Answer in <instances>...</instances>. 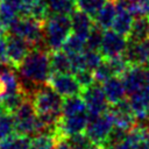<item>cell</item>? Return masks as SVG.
Here are the masks:
<instances>
[{
  "instance_id": "obj_1",
  "label": "cell",
  "mask_w": 149,
  "mask_h": 149,
  "mask_svg": "<svg viewBox=\"0 0 149 149\" xmlns=\"http://www.w3.org/2000/svg\"><path fill=\"white\" fill-rule=\"evenodd\" d=\"M16 69L21 88L28 99H31L35 91L48 84L52 73L50 66V51L47 49H31Z\"/></svg>"
},
{
  "instance_id": "obj_2",
  "label": "cell",
  "mask_w": 149,
  "mask_h": 149,
  "mask_svg": "<svg viewBox=\"0 0 149 149\" xmlns=\"http://www.w3.org/2000/svg\"><path fill=\"white\" fill-rule=\"evenodd\" d=\"M72 31L70 15L50 14L43 22L44 44L48 51L61 50Z\"/></svg>"
},
{
  "instance_id": "obj_3",
  "label": "cell",
  "mask_w": 149,
  "mask_h": 149,
  "mask_svg": "<svg viewBox=\"0 0 149 149\" xmlns=\"http://www.w3.org/2000/svg\"><path fill=\"white\" fill-rule=\"evenodd\" d=\"M7 33L24 38L33 49H47L44 44L43 22L31 16H16L9 23Z\"/></svg>"
},
{
  "instance_id": "obj_4",
  "label": "cell",
  "mask_w": 149,
  "mask_h": 149,
  "mask_svg": "<svg viewBox=\"0 0 149 149\" xmlns=\"http://www.w3.org/2000/svg\"><path fill=\"white\" fill-rule=\"evenodd\" d=\"M63 100V97L49 84L40 86L31 97V101L37 115H48L57 119L62 118Z\"/></svg>"
},
{
  "instance_id": "obj_5",
  "label": "cell",
  "mask_w": 149,
  "mask_h": 149,
  "mask_svg": "<svg viewBox=\"0 0 149 149\" xmlns=\"http://www.w3.org/2000/svg\"><path fill=\"white\" fill-rule=\"evenodd\" d=\"M15 133L33 137L37 135L38 118L31 99H26L23 104L14 112Z\"/></svg>"
},
{
  "instance_id": "obj_6",
  "label": "cell",
  "mask_w": 149,
  "mask_h": 149,
  "mask_svg": "<svg viewBox=\"0 0 149 149\" xmlns=\"http://www.w3.org/2000/svg\"><path fill=\"white\" fill-rule=\"evenodd\" d=\"M113 126L114 122L108 111L100 114H88L85 134L91 139L94 144L102 146Z\"/></svg>"
},
{
  "instance_id": "obj_7",
  "label": "cell",
  "mask_w": 149,
  "mask_h": 149,
  "mask_svg": "<svg viewBox=\"0 0 149 149\" xmlns=\"http://www.w3.org/2000/svg\"><path fill=\"white\" fill-rule=\"evenodd\" d=\"M80 97L83 98L87 107L88 114L105 113L109 108V102L105 95L102 85L100 83L94 81L90 86L83 88L80 92Z\"/></svg>"
},
{
  "instance_id": "obj_8",
  "label": "cell",
  "mask_w": 149,
  "mask_h": 149,
  "mask_svg": "<svg viewBox=\"0 0 149 149\" xmlns=\"http://www.w3.org/2000/svg\"><path fill=\"white\" fill-rule=\"evenodd\" d=\"M127 45H128V40L126 36L120 35L113 29L112 30L106 29L104 31L100 52L105 59L114 58L118 56H122Z\"/></svg>"
},
{
  "instance_id": "obj_9",
  "label": "cell",
  "mask_w": 149,
  "mask_h": 149,
  "mask_svg": "<svg viewBox=\"0 0 149 149\" xmlns=\"http://www.w3.org/2000/svg\"><path fill=\"white\" fill-rule=\"evenodd\" d=\"M5 40L8 63L12 64L14 68H17L33 48L24 38L13 34L7 33L5 35Z\"/></svg>"
},
{
  "instance_id": "obj_10",
  "label": "cell",
  "mask_w": 149,
  "mask_h": 149,
  "mask_svg": "<svg viewBox=\"0 0 149 149\" xmlns=\"http://www.w3.org/2000/svg\"><path fill=\"white\" fill-rule=\"evenodd\" d=\"M48 84L65 98L78 95L83 90L73 73H51Z\"/></svg>"
},
{
  "instance_id": "obj_11",
  "label": "cell",
  "mask_w": 149,
  "mask_h": 149,
  "mask_svg": "<svg viewBox=\"0 0 149 149\" xmlns=\"http://www.w3.org/2000/svg\"><path fill=\"white\" fill-rule=\"evenodd\" d=\"M108 113L113 119L114 126L130 130L136 123V115L133 112L129 101L126 99L114 105H109Z\"/></svg>"
},
{
  "instance_id": "obj_12",
  "label": "cell",
  "mask_w": 149,
  "mask_h": 149,
  "mask_svg": "<svg viewBox=\"0 0 149 149\" xmlns=\"http://www.w3.org/2000/svg\"><path fill=\"white\" fill-rule=\"evenodd\" d=\"M87 121H88V112L62 116L58 123V139L77 133H83L86 128Z\"/></svg>"
},
{
  "instance_id": "obj_13",
  "label": "cell",
  "mask_w": 149,
  "mask_h": 149,
  "mask_svg": "<svg viewBox=\"0 0 149 149\" xmlns=\"http://www.w3.org/2000/svg\"><path fill=\"white\" fill-rule=\"evenodd\" d=\"M129 65L149 64V38L141 42H128V45L122 55Z\"/></svg>"
},
{
  "instance_id": "obj_14",
  "label": "cell",
  "mask_w": 149,
  "mask_h": 149,
  "mask_svg": "<svg viewBox=\"0 0 149 149\" xmlns=\"http://www.w3.org/2000/svg\"><path fill=\"white\" fill-rule=\"evenodd\" d=\"M127 95H130L147 85L146 69L142 65H130L121 76Z\"/></svg>"
},
{
  "instance_id": "obj_15",
  "label": "cell",
  "mask_w": 149,
  "mask_h": 149,
  "mask_svg": "<svg viewBox=\"0 0 149 149\" xmlns=\"http://www.w3.org/2000/svg\"><path fill=\"white\" fill-rule=\"evenodd\" d=\"M70 19H71L72 34L77 35L78 37L85 41L94 24L93 17L87 13L77 8L70 14Z\"/></svg>"
},
{
  "instance_id": "obj_16",
  "label": "cell",
  "mask_w": 149,
  "mask_h": 149,
  "mask_svg": "<svg viewBox=\"0 0 149 149\" xmlns=\"http://www.w3.org/2000/svg\"><path fill=\"white\" fill-rule=\"evenodd\" d=\"M101 85H102V90L105 92V95H106L109 105H114V104L123 100L125 97L127 95L122 79L119 76H112L111 78L105 80Z\"/></svg>"
},
{
  "instance_id": "obj_17",
  "label": "cell",
  "mask_w": 149,
  "mask_h": 149,
  "mask_svg": "<svg viewBox=\"0 0 149 149\" xmlns=\"http://www.w3.org/2000/svg\"><path fill=\"white\" fill-rule=\"evenodd\" d=\"M130 107L136 115V119H143L149 111V85H144L135 93L128 95Z\"/></svg>"
},
{
  "instance_id": "obj_18",
  "label": "cell",
  "mask_w": 149,
  "mask_h": 149,
  "mask_svg": "<svg viewBox=\"0 0 149 149\" xmlns=\"http://www.w3.org/2000/svg\"><path fill=\"white\" fill-rule=\"evenodd\" d=\"M147 38H149V16H135L132 29L127 36L128 42H141Z\"/></svg>"
},
{
  "instance_id": "obj_19",
  "label": "cell",
  "mask_w": 149,
  "mask_h": 149,
  "mask_svg": "<svg viewBox=\"0 0 149 149\" xmlns=\"http://www.w3.org/2000/svg\"><path fill=\"white\" fill-rule=\"evenodd\" d=\"M134 22V15L126 8H116V15L112 23V29L120 35L128 36Z\"/></svg>"
},
{
  "instance_id": "obj_20",
  "label": "cell",
  "mask_w": 149,
  "mask_h": 149,
  "mask_svg": "<svg viewBox=\"0 0 149 149\" xmlns=\"http://www.w3.org/2000/svg\"><path fill=\"white\" fill-rule=\"evenodd\" d=\"M127 142H129L135 149H149V125H135L128 133Z\"/></svg>"
},
{
  "instance_id": "obj_21",
  "label": "cell",
  "mask_w": 149,
  "mask_h": 149,
  "mask_svg": "<svg viewBox=\"0 0 149 149\" xmlns=\"http://www.w3.org/2000/svg\"><path fill=\"white\" fill-rule=\"evenodd\" d=\"M50 66L52 73H72L71 58L63 50L50 52Z\"/></svg>"
},
{
  "instance_id": "obj_22",
  "label": "cell",
  "mask_w": 149,
  "mask_h": 149,
  "mask_svg": "<svg viewBox=\"0 0 149 149\" xmlns=\"http://www.w3.org/2000/svg\"><path fill=\"white\" fill-rule=\"evenodd\" d=\"M115 15H116V6H115L114 1H109V2H106L100 8V10L95 14L93 20H94L95 24H98L100 28L106 30L109 27H112Z\"/></svg>"
},
{
  "instance_id": "obj_23",
  "label": "cell",
  "mask_w": 149,
  "mask_h": 149,
  "mask_svg": "<svg viewBox=\"0 0 149 149\" xmlns=\"http://www.w3.org/2000/svg\"><path fill=\"white\" fill-rule=\"evenodd\" d=\"M83 112H88V111H87V107H86L83 98L80 97V94L66 97L63 100L62 116L74 115V114H79Z\"/></svg>"
},
{
  "instance_id": "obj_24",
  "label": "cell",
  "mask_w": 149,
  "mask_h": 149,
  "mask_svg": "<svg viewBox=\"0 0 149 149\" xmlns=\"http://www.w3.org/2000/svg\"><path fill=\"white\" fill-rule=\"evenodd\" d=\"M45 2L49 9V15H70L74 9H77L76 0H45Z\"/></svg>"
},
{
  "instance_id": "obj_25",
  "label": "cell",
  "mask_w": 149,
  "mask_h": 149,
  "mask_svg": "<svg viewBox=\"0 0 149 149\" xmlns=\"http://www.w3.org/2000/svg\"><path fill=\"white\" fill-rule=\"evenodd\" d=\"M30 140L31 137L14 133L0 141V149H28Z\"/></svg>"
},
{
  "instance_id": "obj_26",
  "label": "cell",
  "mask_w": 149,
  "mask_h": 149,
  "mask_svg": "<svg viewBox=\"0 0 149 149\" xmlns=\"http://www.w3.org/2000/svg\"><path fill=\"white\" fill-rule=\"evenodd\" d=\"M128 133H129V130H127V129H123V128L118 127V126H113V128L111 129L108 136L106 137V140L102 144L104 149L126 142L127 137H128Z\"/></svg>"
},
{
  "instance_id": "obj_27",
  "label": "cell",
  "mask_w": 149,
  "mask_h": 149,
  "mask_svg": "<svg viewBox=\"0 0 149 149\" xmlns=\"http://www.w3.org/2000/svg\"><path fill=\"white\" fill-rule=\"evenodd\" d=\"M15 133V118L14 113L2 112L0 114V141Z\"/></svg>"
},
{
  "instance_id": "obj_28",
  "label": "cell",
  "mask_w": 149,
  "mask_h": 149,
  "mask_svg": "<svg viewBox=\"0 0 149 149\" xmlns=\"http://www.w3.org/2000/svg\"><path fill=\"white\" fill-rule=\"evenodd\" d=\"M62 50L64 52H66L69 56L80 54L85 50V41L74 34H70V36L65 40V42L62 47Z\"/></svg>"
},
{
  "instance_id": "obj_29",
  "label": "cell",
  "mask_w": 149,
  "mask_h": 149,
  "mask_svg": "<svg viewBox=\"0 0 149 149\" xmlns=\"http://www.w3.org/2000/svg\"><path fill=\"white\" fill-rule=\"evenodd\" d=\"M63 139L66 141V143L72 149H91L94 146V143L91 141V139L84 133L72 134V135L65 136Z\"/></svg>"
},
{
  "instance_id": "obj_30",
  "label": "cell",
  "mask_w": 149,
  "mask_h": 149,
  "mask_svg": "<svg viewBox=\"0 0 149 149\" xmlns=\"http://www.w3.org/2000/svg\"><path fill=\"white\" fill-rule=\"evenodd\" d=\"M104 29L100 28L98 24H93L87 38L85 40V49L88 50H100L102 36H104Z\"/></svg>"
},
{
  "instance_id": "obj_31",
  "label": "cell",
  "mask_w": 149,
  "mask_h": 149,
  "mask_svg": "<svg viewBox=\"0 0 149 149\" xmlns=\"http://www.w3.org/2000/svg\"><path fill=\"white\" fill-rule=\"evenodd\" d=\"M26 99H28V98L23 93V91L14 93V94H9V95H6L2 98V106H3L6 112L14 113L23 104V101Z\"/></svg>"
},
{
  "instance_id": "obj_32",
  "label": "cell",
  "mask_w": 149,
  "mask_h": 149,
  "mask_svg": "<svg viewBox=\"0 0 149 149\" xmlns=\"http://www.w3.org/2000/svg\"><path fill=\"white\" fill-rule=\"evenodd\" d=\"M16 16H19V12L9 0L0 1V20L7 27Z\"/></svg>"
},
{
  "instance_id": "obj_33",
  "label": "cell",
  "mask_w": 149,
  "mask_h": 149,
  "mask_svg": "<svg viewBox=\"0 0 149 149\" xmlns=\"http://www.w3.org/2000/svg\"><path fill=\"white\" fill-rule=\"evenodd\" d=\"M56 139L49 135L38 134L31 137L28 149H55Z\"/></svg>"
},
{
  "instance_id": "obj_34",
  "label": "cell",
  "mask_w": 149,
  "mask_h": 149,
  "mask_svg": "<svg viewBox=\"0 0 149 149\" xmlns=\"http://www.w3.org/2000/svg\"><path fill=\"white\" fill-rule=\"evenodd\" d=\"M76 3L78 9L94 17L100 8L106 3V0H76Z\"/></svg>"
},
{
  "instance_id": "obj_35",
  "label": "cell",
  "mask_w": 149,
  "mask_h": 149,
  "mask_svg": "<svg viewBox=\"0 0 149 149\" xmlns=\"http://www.w3.org/2000/svg\"><path fill=\"white\" fill-rule=\"evenodd\" d=\"M83 57H84L85 69L91 71H94L105 59L101 52H99L98 50H88V49H85L83 51Z\"/></svg>"
},
{
  "instance_id": "obj_36",
  "label": "cell",
  "mask_w": 149,
  "mask_h": 149,
  "mask_svg": "<svg viewBox=\"0 0 149 149\" xmlns=\"http://www.w3.org/2000/svg\"><path fill=\"white\" fill-rule=\"evenodd\" d=\"M108 63H109V66L112 69V72H113V76H119L121 77L126 70L130 66L129 63L125 59L123 56H118V57H114V58H109L107 59Z\"/></svg>"
},
{
  "instance_id": "obj_37",
  "label": "cell",
  "mask_w": 149,
  "mask_h": 149,
  "mask_svg": "<svg viewBox=\"0 0 149 149\" xmlns=\"http://www.w3.org/2000/svg\"><path fill=\"white\" fill-rule=\"evenodd\" d=\"M93 74H94V80L97 83H100V84H102L105 80L111 78L113 76V72H112V69L109 66L108 61L104 59L101 62V64L93 71Z\"/></svg>"
},
{
  "instance_id": "obj_38",
  "label": "cell",
  "mask_w": 149,
  "mask_h": 149,
  "mask_svg": "<svg viewBox=\"0 0 149 149\" xmlns=\"http://www.w3.org/2000/svg\"><path fill=\"white\" fill-rule=\"evenodd\" d=\"M74 77L77 78L78 83L80 84V86L83 88L90 86L91 84H93L95 80H94V74H93V71L91 70H87V69H83V70H79L77 72L73 73Z\"/></svg>"
},
{
  "instance_id": "obj_39",
  "label": "cell",
  "mask_w": 149,
  "mask_h": 149,
  "mask_svg": "<svg viewBox=\"0 0 149 149\" xmlns=\"http://www.w3.org/2000/svg\"><path fill=\"white\" fill-rule=\"evenodd\" d=\"M2 63H8L5 36H0V64H2Z\"/></svg>"
},
{
  "instance_id": "obj_40",
  "label": "cell",
  "mask_w": 149,
  "mask_h": 149,
  "mask_svg": "<svg viewBox=\"0 0 149 149\" xmlns=\"http://www.w3.org/2000/svg\"><path fill=\"white\" fill-rule=\"evenodd\" d=\"M55 149H72L68 143L62 137V139H58L56 141V146H55Z\"/></svg>"
},
{
  "instance_id": "obj_41",
  "label": "cell",
  "mask_w": 149,
  "mask_h": 149,
  "mask_svg": "<svg viewBox=\"0 0 149 149\" xmlns=\"http://www.w3.org/2000/svg\"><path fill=\"white\" fill-rule=\"evenodd\" d=\"M106 149H135L129 142H123L121 144H118V146H114V147H109V148H106Z\"/></svg>"
},
{
  "instance_id": "obj_42",
  "label": "cell",
  "mask_w": 149,
  "mask_h": 149,
  "mask_svg": "<svg viewBox=\"0 0 149 149\" xmlns=\"http://www.w3.org/2000/svg\"><path fill=\"white\" fill-rule=\"evenodd\" d=\"M7 30H8V27L0 20V36H5L7 34Z\"/></svg>"
},
{
  "instance_id": "obj_43",
  "label": "cell",
  "mask_w": 149,
  "mask_h": 149,
  "mask_svg": "<svg viewBox=\"0 0 149 149\" xmlns=\"http://www.w3.org/2000/svg\"><path fill=\"white\" fill-rule=\"evenodd\" d=\"M144 69H146V79H147V84L149 85V64L146 65Z\"/></svg>"
},
{
  "instance_id": "obj_44",
  "label": "cell",
  "mask_w": 149,
  "mask_h": 149,
  "mask_svg": "<svg viewBox=\"0 0 149 149\" xmlns=\"http://www.w3.org/2000/svg\"><path fill=\"white\" fill-rule=\"evenodd\" d=\"M91 149H104V147L102 146H99V144H94Z\"/></svg>"
},
{
  "instance_id": "obj_45",
  "label": "cell",
  "mask_w": 149,
  "mask_h": 149,
  "mask_svg": "<svg viewBox=\"0 0 149 149\" xmlns=\"http://www.w3.org/2000/svg\"><path fill=\"white\" fill-rule=\"evenodd\" d=\"M111 1H116V0H111Z\"/></svg>"
},
{
  "instance_id": "obj_46",
  "label": "cell",
  "mask_w": 149,
  "mask_h": 149,
  "mask_svg": "<svg viewBox=\"0 0 149 149\" xmlns=\"http://www.w3.org/2000/svg\"><path fill=\"white\" fill-rule=\"evenodd\" d=\"M0 1H2V0H0Z\"/></svg>"
}]
</instances>
